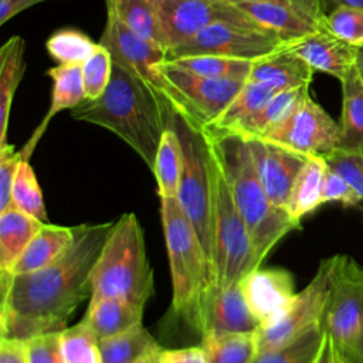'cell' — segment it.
<instances>
[{"label": "cell", "mask_w": 363, "mask_h": 363, "mask_svg": "<svg viewBox=\"0 0 363 363\" xmlns=\"http://www.w3.org/2000/svg\"><path fill=\"white\" fill-rule=\"evenodd\" d=\"M10 207H14L28 216H33L41 220L43 223H50L44 206L43 193L28 157L23 159V162L18 166L11 189Z\"/></svg>", "instance_id": "8d00e7d4"}, {"label": "cell", "mask_w": 363, "mask_h": 363, "mask_svg": "<svg viewBox=\"0 0 363 363\" xmlns=\"http://www.w3.org/2000/svg\"><path fill=\"white\" fill-rule=\"evenodd\" d=\"M113 223L79 224L67 251L41 269L0 272V336L26 340L65 329L92 295L91 274Z\"/></svg>", "instance_id": "6da1fadb"}, {"label": "cell", "mask_w": 363, "mask_h": 363, "mask_svg": "<svg viewBox=\"0 0 363 363\" xmlns=\"http://www.w3.org/2000/svg\"><path fill=\"white\" fill-rule=\"evenodd\" d=\"M326 162L319 156H309L305 166L299 172L286 206L289 216L301 221L305 216L313 213L322 206V190L326 173Z\"/></svg>", "instance_id": "f1b7e54d"}, {"label": "cell", "mask_w": 363, "mask_h": 363, "mask_svg": "<svg viewBox=\"0 0 363 363\" xmlns=\"http://www.w3.org/2000/svg\"><path fill=\"white\" fill-rule=\"evenodd\" d=\"M337 353L345 359L346 363H363V328L353 339V342L343 352Z\"/></svg>", "instance_id": "7dc6e473"}, {"label": "cell", "mask_w": 363, "mask_h": 363, "mask_svg": "<svg viewBox=\"0 0 363 363\" xmlns=\"http://www.w3.org/2000/svg\"><path fill=\"white\" fill-rule=\"evenodd\" d=\"M259 328V322L247 305L240 281L216 291L207 311L203 336L207 333L258 332Z\"/></svg>", "instance_id": "d6986e66"}, {"label": "cell", "mask_w": 363, "mask_h": 363, "mask_svg": "<svg viewBox=\"0 0 363 363\" xmlns=\"http://www.w3.org/2000/svg\"><path fill=\"white\" fill-rule=\"evenodd\" d=\"M160 68L186 105V119L203 129L211 125L235 98L245 81L213 79L187 72L166 61Z\"/></svg>", "instance_id": "4fadbf2b"}, {"label": "cell", "mask_w": 363, "mask_h": 363, "mask_svg": "<svg viewBox=\"0 0 363 363\" xmlns=\"http://www.w3.org/2000/svg\"><path fill=\"white\" fill-rule=\"evenodd\" d=\"M278 89L274 86L259 82L247 79L244 86L235 95V98L230 102L225 111L208 126L213 129L220 130H231L238 126L241 122L257 113L274 95H277Z\"/></svg>", "instance_id": "4dcf8cb0"}, {"label": "cell", "mask_w": 363, "mask_h": 363, "mask_svg": "<svg viewBox=\"0 0 363 363\" xmlns=\"http://www.w3.org/2000/svg\"><path fill=\"white\" fill-rule=\"evenodd\" d=\"M167 51L218 20L248 18L225 0H153Z\"/></svg>", "instance_id": "9a60e30c"}, {"label": "cell", "mask_w": 363, "mask_h": 363, "mask_svg": "<svg viewBox=\"0 0 363 363\" xmlns=\"http://www.w3.org/2000/svg\"><path fill=\"white\" fill-rule=\"evenodd\" d=\"M43 1L48 0H0V24H6L16 14Z\"/></svg>", "instance_id": "bcb514c9"}, {"label": "cell", "mask_w": 363, "mask_h": 363, "mask_svg": "<svg viewBox=\"0 0 363 363\" xmlns=\"http://www.w3.org/2000/svg\"><path fill=\"white\" fill-rule=\"evenodd\" d=\"M228 3H233V4H238V3H247V1H258V0H225Z\"/></svg>", "instance_id": "db71d44e"}, {"label": "cell", "mask_w": 363, "mask_h": 363, "mask_svg": "<svg viewBox=\"0 0 363 363\" xmlns=\"http://www.w3.org/2000/svg\"><path fill=\"white\" fill-rule=\"evenodd\" d=\"M332 359H333V343H332L330 337L326 335L316 363H332Z\"/></svg>", "instance_id": "c3c4849f"}, {"label": "cell", "mask_w": 363, "mask_h": 363, "mask_svg": "<svg viewBox=\"0 0 363 363\" xmlns=\"http://www.w3.org/2000/svg\"><path fill=\"white\" fill-rule=\"evenodd\" d=\"M0 363H28L26 340L0 336Z\"/></svg>", "instance_id": "f6af8a7d"}, {"label": "cell", "mask_w": 363, "mask_h": 363, "mask_svg": "<svg viewBox=\"0 0 363 363\" xmlns=\"http://www.w3.org/2000/svg\"><path fill=\"white\" fill-rule=\"evenodd\" d=\"M248 18L272 30L288 44L325 26L323 0H258L235 4Z\"/></svg>", "instance_id": "5bb4252c"}, {"label": "cell", "mask_w": 363, "mask_h": 363, "mask_svg": "<svg viewBox=\"0 0 363 363\" xmlns=\"http://www.w3.org/2000/svg\"><path fill=\"white\" fill-rule=\"evenodd\" d=\"M325 337L322 326H315L284 346L258 352L254 363H316Z\"/></svg>", "instance_id": "e575fe53"}, {"label": "cell", "mask_w": 363, "mask_h": 363, "mask_svg": "<svg viewBox=\"0 0 363 363\" xmlns=\"http://www.w3.org/2000/svg\"><path fill=\"white\" fill-rule=\"evenodd\" d=\"M337 254L320 261L311 282L295 294L284 315L258 330L259 352L284 346L309 329L319 326L328 303Z\"/></svg>", "instance_id": "30bf717a"}, {"label": "cell", "mask_w": 363, "mask_h": 363, "mask_svg": "<svg viewBox=\"0 0 363 363\" xmlns=\"http://www.w3.org/2000/svg\"><path fill=\"white\" fill-rule=\"evenodd\" d=\"M99 347L102 363H135L160 345L140 323L122 333L101 339Z\"/></svg>", "instance_id": "1f68e13d"}, {"label": "cell", "mask_w": 363, "mask_h": 363, "mask_svg": "<svg viewBox=\"0 0 363 363\" xmlns=\"http://www.w3.org/2000/svg\"><path fill=\"white\" fill-rule=\"evenodd\" d=\"M313 69L299 57L279 50L252 64L248 79L265 82L278 91L311 85Z\"/></svg>", "instance_id": "7402d4cb"}, {"label": "cell", "mask_w": 363, "mask_h": 363, "mask_svg": "<svg viewBox=\"0 0 363 363\" xmlns=\"http://www.w3.org/2000/svg\"><path fill=\"white\" fill-rule=\"evenodd\" d=\"M325 1V7L326 10H332L335 7L339 6H346V7H353V9H359L363 10V0H323Z\"/></svg>", "instance_id": "681fc988"}, {"label": "cell", "mask_w": 363, "mask_h": 363, "mask_svg": "<svg viewBox=\"0 0 363 363\" xmlns=\"http://www.w3.org/2000/svg\"><path fill=\"white\" fill-rule=\"evenodd\" d=\"M284 44L278 34L257 24L251 18L218 20L186 43L169 50L163 61L200 54L258 61L278 52Z\"/></svg>", "instance_id": "9c48e42d"}, {"label": "cell", "mask_w": 363, "mask_h": 363, "mask_svg": "<svg viewBox=\"0 0 363 363\" xmlns=\"http://www.w3.org/2000/svg\"><path fill=\"white\" fill-rule=\"evenodd\" d=\"M240 284L247 305L261 328L277 322L296 294L294 275L285 268L258 267L245 274Z\"/></svg>", "instance_id": "e0dca14e"}, {"label": "cell", "mask_w": 363, "mask_h": 363, "mask_svg": "<svg viewBox=\"0 0 363 363\" xmlns=\"http://www.w3.org/2000/svg\"><path fill=\"white\" fill-rule=\"evenodd\" d=\"M245 139L267 194L275 206L286 210L292 186L309 156L262 138Z\"/></svg>", "instance_id": "2e32d148"}, {"label": "cell", "mask_w": 363, "mask_h": 363, "mask_svg": "<svg viewBox=\"0 0 363 363\" xmlns=\"http://www.w3.org/2000/svg\"><path fill=\"white\" fill-rule=\"evenodd\" d=\"M166 62L182 68L187 72L213 78V79H238L245 81L250 77L252 64L255 61L237 60L230 57L200 54V55H186L174 60H167Z\"/></svg>", "instance_id": "d6a6232c"}, {"label": "cell", "mask_w": 363, "mask_h": 363, "mask_svg": "<svg viewBox=\"0 0 363 363\" xmlns=\"http://www.w3.org/2000/svg\"><path fill=\"white\" fill-rule=\"evenodd\" d=\"M332 363H346L345 359L335 350V346H333V359H332Z\"/></svg>", "instance_id": "f5cc1de1"}, {"label": "cell", "mask_w": 363, "mask_h": 363, "mask_svg": "<svg viewBox=\"0 0 363 363\" xmlns=\"http://www.w3.org/2000/svg\"><path fill=\"white\" fill-rule=\"evenodd\" d=\"M262 139L306 156L326 157L337 150L339 123L309 96Z\"/></svg>", "instance_id": "7c38bea8"}, {"label": "cell", "mask_w": 363, "mask_h": 363, "mask_svg": "<svg viewBox=\"0 0 363 363\" xmlns=\"http://www.w3.org/2000/svg\"><path fill=\"white\" fill-rule=\"evenodd\" d=\"M337 150L363 153V81L354 67L342 82Z\"/></svg>", "instance_id": "603a6c76"}, {"label": "cell", "mask_w": 363, "mask_h": 363, "mask_svg": "<svg viewBox=\"0 0 363 363\" xmlns=\"http://www.w3.org/2000/svg\"><path fill=\"white\" fill-rule=\"evenodd\" d=\"M45 48L58 64L82 65L99 48V43L92 41L79 30L62 28L47 40Z\"/></svg>", "instance_id": "d590c367"}, {"label": "cell", "mask_w": 363, "mask_h": 363, "mask_svg": "<svg viewBox=\"0 0 363 363\" xmlns=\"http://www.w3.org/2000/svg\"><path fill=\"white\" fill-rule=\"evenodd\" d=\"M320 326L337 352H343L363 328V267L349 255L337 254Z\"/></svg>", "instance_id": "8fae6325"}, {"label": "cell", "mask_w": 363, "mask_h": 363, "mask_svg": "<svg viewBox=\"0 0 363 363\" xmlns=\"http://www.w3.org/2000/svg\"><path fill=\"white\" fill-rule=\"evenodd\" d=\"M62 363H102L98 336L82 320L60 332Z\"/></svg>", "instance_id": "74e56055"}, {"label": "cell", "mask_w": 363, "mask_h": 363, "mask_svg": "<svg viewBox=\"0 0 363 363\" xmlns=\"http://www.w3.org/2000/svg\"><path fill=\"white\" fill-rule=\"evenodd\" d=\"M204 133V132H203ZM208 143V142H207ZM210 149V146H208ZM213 186V252L217 289L261 267L228 180L210 149Z\"/></svg>", "instance_id": "8992f818"}, {"label": "cell", "mask_w": 363, "mask_h": 363, "mask_svg": "<svg viewBox=\"0 0 363 363\" xmlns=\"http://www.w3.org/2000/svg\"><path fill=\"white\" fill-rule=\"evenodd\" d=\"M162 350V346L143 354L140 359H138L135 363H157V357H159V352Z\"/></svg>", "instance_id": "f907efd6"}, {"label": "cell", "mask_w": 363, "mask_h": 363, "mask_svg": "<svg viewBox=\"0 0 363 363\" xmlns=\"http://www.w3.org/2000/svg\"><path fill=\"white\" fill-rule=\"evenodd\" d=\"M43 221L14 207L0 211V272H10L43 227Z\"/></svg>", "instance_id": "cb8c5ba5"}, {"label": "cell", "mask_w": 363, "mask_h": 363, "mask_svg": "<svg viewBox=\"0 0 363 363\" xmlns=\"http://www.w3.org/2000/svg\"><path fill=\"white\" fill-rule=\"evenodd\" d=\"M105 4L126 28L166 55L167 44L153 0H105Z\"/></svg>", "instance_id": "4316f807"}, {"label": "cell", "mask_w": 363, "mask_h": 363, "mask_svg": "<svg viewBox=\"0 0 363 363\" xmlns=\"http://www.w3.org/2000/svg\"><path fill=\"white\" fill-rule=\"evenodd\" d=\"M24 40L10 37L0 48V146L7 145L9 118L18 84L24 75Z\"/></svg>", "instance_id": "484cf974"}, {"label": "cell", "mask_w": 363, "mask_h": 363, "mask_svg": "<svg viewBox=\"0 0 363 363\" xmlns=\"http://www.w3.org/2000/svg\"><path fill=\"white\" fill-rule=\"evenodd\" d=\"M157 363H208V359L201 345L177 349L162 347L159 352Z\"/></svg>", "instance_id": "ee69618b"}, {"label": "cell", "mask_w": 363, "mask_h": 363, "mask_svg": "<svg viewBox=\"0 0 363 363\" xmlns=\"http://www.w3.org/2000/svg\"><path fill=\"white\" fill-rule=\"evenodd\" d=\"M170 122L180 136L184 157L177 201L196 230L214 269L213 186L208 143L203 129L193 125L180 113H174Z\"/></svg>", "instance_id": "52a82bcc"}, {"label": "cell", "mask_w": 363, "mask_h": 363, "mask_svg": "<svg viewBox=\"0 0 363 363\" xmlns=\"http://www.w3.org/2000/svg\"><path fill=\"white\" fill-rule=\"evenodd\" d=\"M160 217L172 275V311L201 337L217 291L214 269L177 199L160 200Z\"/></svg>", "instance_id": "277c9868"}, {"label": "cell", "mask_w": 363, "mask_h": 363, "mask_svg": "<svg viewBox=\"0 0 363 363\" xmlns=\"http://www.w3.org/2000/svg\"><path fill=\"white\" fill-rule=\"evenodd\" d=\"M77 231L78 225L67 227L44 223L9 274H28L50 265L74 242Z\"/></svg>", "instance_id": "44dd1931"}, {"label": "cell", "mask_w": 363, "mask_h": 363, "mask_svg": "<svg viewBox=\"0 0 363 363\" xmlns=\"http://www.w3.org/2000/svg\"><path fill=\"white\" fill-rule=\"evenodd\" d=\"M99 44L111 52L113 62L140 78L167 112L186 118L184 101L160 68L163 51L133 34L109 10Z\"/></svg>", "instance_id": "ba28073f"}, {"label": "cell", "mask_w": 363, "mask_h": 363, "mask_svg": "<svg viewBox=\"0 0 363 363\" xmlns=\"http://www.w3.org/2000/svg\"><path fill=\"white\" fill-rule=\"evenodd\" d=\"M325 24L328 30L345 43L363 47V10L339 6L326 13Z\"/></svg>", "instance_id": "f35d334b"}, {"label": "cell", "mask_w": 363, "mask_h": 363, "mask_svg": "<svg viewBox=\"0 0 363 363\" xmlns=\"http://www.w3.org/2000/svg\"><path fill=\"white\" fill-rule=\"evenodd\" d=\"M309 86L311 85H302L278 92L257 113L241 122L230 132L240 133L245 138L267 136L272 129L282 123L306 96H309Z\"/></svg>", "instance_id": "d4e9b609"}, {"label": "cell", "mask_w": 363, "mask_h": 363, "mask_svg": "<svg viewBox=\"0 0 363 363\" xmlns=\"http://www.w3.org/2000/svg\"><path fill=\"white\" fill-rule=\"evenodd\" d=\"M356 68H357V71H359V74H360V78H362V81H363V47L359 48V51H357Z\"/></svg>", "instance_id": "816d5d0a"}, {"label": "cell", "mask_w": 363, "mask_h": 363, "mask_svg": "<svg viewBox=\"0 0 363 363\" xmlns=\"http://www.w3.org/2000/svg\"><path fill=\"white\" fill-rule=\"evenodd\" d=\"M201 346L208 363H254L259 346L258 332L248 333H207Z\"/></svg>", "instance_id": "f546056e"}, {"label": "cell", "mask_w": 363, "mask_h": 363, "mask_svg": "<svg viewBox=\"0 0 363 363\" xmlns=\"http://www.w3.org/2000/svg\"><path fill=\"white\" fill-rule=\"evenodd\" d=\"M203 132L228 180L255 255L262 264L285 235L301 228V221L294 220L286 210L271 201L258 177L248 142L242 135L213 128H203Z\"/></svg>", "instance_id": "3957f363"}, {"label": "cell", "mask_w": 363, "mask_h": 363, "mask_svg": "<svg viewBox=\"0 0 363 363\" xmlns=\"http://www.w3.org/2000/svg\"><path fill=\"white\" fill-rule=\"evenodd\" d=\"M112 65L111 52L99 44V48L81 65L85 99H96L105 92L111 81Z\"/></svg>", "instance_id": "ab89813d"}, {"label": "cell", "mask_w": 363, "mask_h": 363, "mask_svg": "<svg viewBox=\"0 0 363 363\" xmlns=\"http://www.w3.org/2000/svg\"><path fill=\"white\" fill-rule=\"evenodd\" d=\"M183 164L184 157L182 140L176 128L170 122L163 132L152 169L156 179V191L160 200L177 199Z\"/></svg>", "instance_id": "83f0119b"}, {"label": "cell", "mask_w": 363, "mask_h": 363, "mask_svg": "<svg viewBox=\"0 0 363 363\" xmlns=\"http://www.w3.org/2000/svg\"><path fill=\"white\" fill-rule=\"evenodd\" d=\"M145 306L116 296L89 298L82 322L98 339L111 337L142 323Z\"/></svg>", "instance_id": "ffe728a7"}, {"label": "cell", "mask_w": 363, "mask_h": 363, "mask_svg": "<svg viewBox=\"0 0 363 363\" xmlns=\"http://www.w3.org/2000/svg\"><path fill=\"white\" fill-rule=\"evenodd\" d=\"M330 201H337L342 203L345 207H350L360 203L362 199L340 174L328 167L322 190V203L325 204Z\"/></svg>", "instance_id": "7bdbcfd3"}, {"label": "cell", "mask_w": 363, "mask_h": 363, "mask_svg": "<svg viewBox=\"0 0 363 363\" xmlns=\"http://www.w3.org/2000/svg\"><path fill=\"white\" fill-rule=\"evenodd\" d=\"M174 113L167 112L146 84L113 62L109 85L96 99H84L71 109L77 121L105 128L122 139L152 170L164 129Z\"/></svg>", "instance_id": "7a4b0ae2"}, {"label": "cell", "mask_w": 363, "mask_h": 363, "mask_svg": "<svg viewBox=\"0 0 363 363\" xmlns=\"http://www.w3.org/2000/svg\"><path fill=\"white\" fill-rule=\"evenodd\" d=\"M91 298L116 296L142 306L155 291L140 223L133 213L115 220L91 274Z\"/></svg>", "instance_id": "5b68a950"}, {"label": "cell", "mask_w": 363, "mask_h": 363, "mask_svg": "<svg viewBox=\"0 0 363 363\" xmlns=\"http://www.w3.org/2000/svg\"><path fill=\"white\" fill-rule=\"evenodd\" d=\"M305 61L313 71L325 72L340 84L347 78L356 67L359 48L345 43L332 34L326 24L312 34H308L296 41L284 44L281 48Z\"/></svg>", "instance_id": "ac0fdd59"}, {"label": "cell", "mask_w": 363, "mask_h": 363, "mask_svg": "<svg viewBox=\"0 0 363 363\" xmlns=\"http://www.w3.org/2000/svg\"><path fill=\"white\" fill-rule=\"evenodd\" d=\"M326 166L340 174L363 201V153L335 150L325 157Z\"/></svg>", "instance_id": "60d3db41"}, {"label": "cell", "mask_w": 363, "mask_h": 363, "mask_svg": "<svg viewBox=\"0 0 363 363\" xmlns=\"http://www.w3.org/2000/svg\"><path fill=\"white\" fill-rule=\"evenodd\" d=\"M47 75L52 81L51 104L43 121L50 123V121L57 113L65 109H69V111L74 109L86 96H85L81 65L57 64L55 67L47 71Z\"/></svg>", "instance_id": "836d02e7"}, {"label": "cell", "mask_w": 363, "mask_h": 363, "mask_svg": "<svg viewBox=\"0 0 363 363\" xmlns=\"http://www.w3.org/2000/svg\"><path fill=\"white\" fill-rule=\"evenodd\" d=\"M28 363H62L60 332L40 333L26 339Z\"/></svg>", "instance_id": "b9f144b4"}]
</instances>
